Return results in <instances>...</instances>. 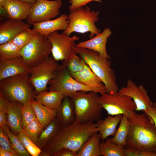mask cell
<instances>
[{
  "label": "cell",
  "instance_id": "8",
  "mask_svg": "<svg viewBox=\"0 0 156 156\" xmlns=\"http://www.w3.org/2000/svg\"><path fill=\"white\" fill-rule=\"evenodd\" d=\"M48 85L47 90H57L68 96L78 91L87 92L94 91L100 94H103L99 89L85 86L75 79L68 70L64 61L60 65L56 76L49 82Z\"/></svg>",
  "mask_w": 156,
  "mask_h": 156
},
{
  "label": "cell",
  "instance_id": "21",
  "mask_svg": "<svg viewBox=\"0 0 156 156\" xmlns=\"http://www.w3.org/2000/svg\"><path fill=\"white\" fill-rule=\"evenodd\" d=\"M56 112V117L63 127L72 124L76 120L74 104L69 96H64Z\"/></svg>",
  "mask_w": 156,
  "mask_h": 156
},
{
  "label": "cell",
  "instance_id": "18",
  "mask_svg": "<svg viewBox=\"0 0 156 156\" xmlns=\"http://www.w3.org/2000/svg\"><path fill=\"white\" fill-rule=\"evenodd\" d=\"M70 74L73 77L81 84L99 89L103 94L107 93L106 88L102 81L86 64L80 71Z\"/></svg>",
  "mask_w": 156,
  "mask_h": 156
},
{
  "label": "cell",
  "instance_id": "42",
  "mask_svg": "<svg viewBox=\"0 0 156 156\" xmlns=\"http://www.w3.org/2000/svg\"><path fill=\"white\" fill-rule=\"evenodd\" d=\"M0 156H18L12 152L5 150L0 147Z\"/></svg>",
  "mask_w": 156,
  "mask_h": 156
},
{
  "label": "cell",
  "instance_id": "25",
  "mask_svg": "<svg viewBox=\"0 0 156 156\" xmlns=\"http://www.w3.org/2000/svg\"><path fill=\"white\" fill-rule=\"evenodd\" d=\"M101 136L99 132L92 134L77 153V156H99Z\"/></svg>",
  "mask_w": 156,
  "mask_h": 156
},
{
  "label": "cell",
  "instance_id": "29",
  "mask_svg": "<svg viewBox=\"0 0 156 156\" xmlns=\"http://www.w3.org/2000/svg\"><path fill=\"white\" fill-rule=\"evenodd\" d=\"M21 49L10 41L0 45V58L11 59L21 56Z\"/></svg>",
  "mask_w": 156,
  "mask_h": 156
},
{
  "label": "cell",
  "instance_id": "38",
  "mask_svg": "<svg viewBox=\"0 0 156 156\" xmlns=\"http://www.w3.org/2000/svg\"><path fill=\"white\" fill-rule=\"evenodd\" d=\"M125 156H156V153L127 148H125Z\"/></svg>",
  "mask_w": 156,
  "mask_h": 156
},
{
  "label": "cell",
  "instance_id": "39",
  "mask_svg": "<svg viewBox=\"0 0 156 156\" xmlns=\"http://www.w3.org/2000/svg\"><path fill=\"white\" fill-rule=\"evenodd\" d=\"M93 1L102 3L101 0H70L69 1L70 4L69 7V10H72L79 7L86 6L87 4Z\"/></svg>",
  "mask_w": 156,
  "mask_h": 156
},
{
  "label": "cell",
  "instance_id": "19",
  "mask_svg": "<svg viewBox=\"0 0 156 156\" xmlns=\"http://www.w3.org/2000/svg\"><path fill=\"white\" fill-rule=\"evenodd\" d=\"M32 5L18 0H7L3 8L9 18L23 21L27 18Z\"/></svg>",
  "mask_w": 156,
  "mask_h": 156
},
{
  "label": "cell",
  "instance_id": "3",
  "mask_svg": "<svg viewBox=\"0 0 156 156\" xmlns=\"http://www.w3.org/2000/svg\"><path fill=\"white\" fill-rule=\"evenodd\" d=\"M73 49L101 79L106 88L107 93L112 94L118 92L119 89L116 76L109 59L91 49L76 46Z\"/></svg>",
  "mask_w": 156,
  "mask_h": 156
},
{
  "label": "cell",
  "instance_id": "34",
  "mask_svg": "<svg viewBox=\"0 0 156 156\" xmlns=\"http://www.w3.org/2000/svg\"><path fill=\"white\" fill-rule=\"evenodd\" d=\"M77 54L73 55L66 62H65L67 69L70 73H75L80 71L86 64L84 61Z\"/></svg>",
  "mask_w": 156,
  "mask_h": 156
},
{
  "label": "cell",
  "instance_id": "45",
  "mask_svg": "<svg viewBox=\"0 0 156 156\" xmlns=\"http://www.w3.org/2000/svg\"><path fill=\"white\" fill-rule=\"evenodd\" d=\"M154 106L156 109V102L154 103Z\"/></svg>",
  "mask_w": 156,
  "mask_h": 156
},
{
  "label": "cell",
  "instance_id": "7",
  "mask_svg": "<svg viewBox=\"0 0 156 156\" xmlns=\"http://www.w3.org/2000/svg\"><path fill=\"white\" fill-rule=\"evenodd\" d=\"M60 65L53 57H49L31 68L29 80L36 94L47 90L49 82L57 75Z\"/></svg>",
  "mask_w": 156,
  "mask_h": 156
},
{
  "label": "cell",
  "instance_id": "36",
  "mask_svg": "<svg viewBox=\"0 0 156 156\" xmlns=\"http://www.w3.org/2000/svg\"><path fill=\"white\" fill-rule=\"evenodd\" d=\"M9 100L0 92V127L7 124L6 114Z\"/></svg>",
  "mask_w": 156,
  "mask_h": 156
},
{
  "label": "cell",
  "instance_id": "40",
  "mask_svg": "<svg viewBox=\"0 0 156 156\" xmlns=\"http://www.w3.org/2000/svg\"><path fill=\"white\" fill-rule=\"evenodd\" d=\"M77 153L67 148H64L54 155L53 156H77Z\"/></svg>",
  "mask_w": 156,
  "mask_h": 156
},
{
  "label": "cell",
  "instance_id": "12",
  "mask_svg": "<svg viewBox=\"0 0 156 156\" xmlns=\"http://www.w3.org/2000/svg\"><path fill=\"white\" fill-rule=\"evenodd\" d=\"M47 38L51 42L52 56L56 61L66 62L70 57L77 54L73 48L77 44L75 42L79 39L77 36L71 37L56 31Z\"/></svg>",
  "mask_w": 156,
  "mask_h": 156
},
{
  "label": "cell",
  "instance_id": "44",
  "mask_svg": "<svg viewBox=\"0 0 156 156\" xmlns=\"http://www.w3.org/2000/svg\"><path fill=\"white\" fill-rule=\"evenodd\" d=\"M7 0H0V7L4 8Z\"/></svg>",
  "mask_w": 156,
  "mask_h": 156
},
{
  "label": "cell",
  "instance_id": "15",
  "mask_svg": "<svg viewBox=\"0 0 156 156\" xmlns=\"http://www.w3.org/2000/svg\"><path fill=\"white\" fill-rule=\"evenodd\" d=\"M31 25L23 21L10 18L0 24V45L12 41Z\"/></svg>",
  "mask_w": 156,
  "mask_h": 156
},
{
  "label": "cell",
  "instance_id": "20",
  "mask_svg": "<svg viewBox=\"0 0 156 156\" xmlns=\"http://www.w3.org/2000/svg\"><path fill=\"white\" fill-rule=\"evenodd\" d=\"M23 104L9 100L6 114L7 124L11 130L16 134L23 132L22 126L21 107Z\"/></svg>",
  "mask_w": 156,
  "mask_h": 156
},
{
  "label": "cell",
  "instance_id": "32",
  "mask_svg": "<svg viewBox=\"0 0 156 156\" xmlns=\"http://www.w3.org/2000/svg\"><path fill=\"white\" fill-rule=\"evenodd\" d=\"M16 135L31 155L40 156L42 150L23 132L18 133Z\"/></svg>",
  "mask_w": 156,
  "mask_h": 156
},
{
  "label": "cell",
  "instance_id": "5",
  "mask_svg": "<svg viewBox=\"0 0 156 156\" xmlns=\"http://www.w3.org/2000/svg\"><path fill=\"white\" fill-rule=\"evenodd\" d=\"M98 93L91 91L74 92L69 96L74 107L76 120L88 123L97 122L101 116L103 109Z\"/></svg>",
  "mask_w": 156,
  "mask_h": 156
},
{
  "label": "cell",
  "instance_id": "13",
  "mask_svg": "<svg viewBox=\"0 0 156 156\" xmlns=\"http://www.w3.org/2000/svg\"><path fill=\"white\" fill-rule=\"evenodd\" d=\"M118 94L131 97L135 106V111L146 112L154 107V103L148 96L146 89L141 85L137 86L130 79H127L126 86L119 90Z\"/></svg>",
  "mask_w": 156,
  "mask_h": 156
},
{
  "label": "cell",
  "instance_id": "6",
  "mask_svg": "<svg viewBox=\"0 0 156 156\" xmlns=\"http://www.w3.org/2000/svg\"><path fill=\"white\" fill-rule=\"evenodd\" d=\"M69 11L67 15L69 24L62 34L69 36L74 32L81 34L90 32L89 37L91 38L101 32L95 25L99 20V11H92L86 5Z\"/></svg>",
  "mask_w": 156,
  "mask_h": 156
},
{
  "label": "cell",
  "instance_id": "37",
  "mask_svg": "<svg viewBox=\"0 0 156 156\" xmlns=\"http://www.w3.org/2000/svg\"><path fill=\"white\" fill-rule=\"evenodd\" d=\"M0 148L7 151L18 154L16 152L9 139L8 136L3 128L0 127Z\"/></svg>",
  "mask_w": 156,
  "mask_h": 156
},
{
  "label": "cell",
  "instance_id": "14",
  "mask_svg": "<svg viewBox=\"0 0 156 156\" xmlns=\"http://www.w3.org/2000/svg\"><path fill=\"white\" fill-rule=\"evenodd\" d=\"M31 68L21 56L9 59L0 58V80L20 74L29 73Z\"/></svg>",
  "mask_w": 156,
  "mask_h": 156
},
{
  "label": "cell",
  "instance_id": "41",
  "mask_svg": "<svg viewBox=\"0 0 156 156\" xmlns=\"http://www.w3.org/2000/svg\"><path fill=\"white\" fill-rule=\"evenodd\" d=\"M154 122L156 127V109L154 107L148 110L146 112Z\"/></svg>",
  "mask_w": 156,
  "mask_h": 156
},
{
  "label": "cell",
  "instance_id": "2",
  "mask_svg": "<svg viewBox=\"0 0 156 156\" xmlns=\"http://www.w3.org/2000/svg\"><path fill=\"white\" fill-rule=\"evenodd\" d=\"M128 118L126 147L156 153V127L152 119L145 112L138 114L135 111Z\"/></svg>",
  "mask_w": 156,
  "mask_h": 156
},
{
  "label": "cell",
  "instance_id": "9",
  "mask_svg": "<svg viewBox=\"0 0 156 156\" xmlns=\"http://www.w3.org/2000/svg\"><path fill=\"white\" fill-rule=\"evenodd\" d=\"M52 45L46 37L37 32L33 38L21 49V55L31 67H34L49 57Z\"/></svg>",
  "mask_w": 156,
  "mask_h": 156
},
{
  "label": "cell",
  "instance_id": "33",
  "mask_svg": "<svg viewBox=\"0 0 156 156\" xmlns=\"http://www.w3.org/2000/svg\"><path fill=\"white\" fill-rule=\"evenodd\" d=\"M36 33L33 29L27 28L20 33L11 41L21 49L31 40Z\"/></svg>",
  "mask_w": 156,
  "mask_h": 156
},
{
  "label": "cell",
  "instance_id": "35",
  "mask_svg": "<svg viewBox=\"0 0 156 156\" xmlns=\"http://www.w3.org/2000/svg\"><path fill=\"white\" fill-rule=\"evenodd\" d=\"M22 126L23 129L28 124L36 119V116L30 101L22 105Z\"/></svg>",
  "mask_w": 156,
  "mask_h": 156
},
{
  "label": "cell",
  "instance_id": "22",
  "mask_svg": "<svg viewBox=\"0 0 156 156\" xmlns=\"http://www.w3.org/2000/svg\"><path fill=\"white\" fill-rule=\"evenodd\" d=\"M65 96L62 93L57 90H44L36 94L35 100L48 108L57 110Z\"/></svg>",
  "mask_w": 156,
  "mask_h": 156
},
{
  "label": "cell",
  "instance_id": "16",
  "mask_svg": "<svg viewBox=\"0 0 156 156\" xmlns=\"http://www.w3.org/2000/svg\"><path fill=\"white\" fill-rule=\"evenodd\" d=\"M69 23L67 15L62 14L54 19L33 24V29L47 37L51 33L58 30H65Z\"/></svg>",
  "mask_w": 156,
  "mask_h": 156
},
{
  "label": "cell",
  "instance_id": "31",
  "mask_svg": "<svg viewBox=\"0 0 156 156\" xmlns=\"http://www.w3.org/2000/svg\"><path fill=\"white\" fill-rule=\"evenodd\" d=\"M3 129L8 135L14 148L19 156H30L31 155L26 149L23 144L16 135L10 130L7 125L3 127Z\"/></svg>",
  "mask_w": 156,
  "mask_h": 156
},
{
  "label": "cell",
  "instance_id": "1",
  "mask_svg": "<svg viewBox=\"0 0 156 156\" xmlns=\"http://www.w3.org/2000/svg\"><path fill=\"white\" fill-rule=\"evenodd\" d=\"M96 123H85L76 120L72 124L63 127L42 150L40 156H53L64 148L77 153L94 133L99 132Z\"/></svg>",
  "mask_w": 156,
  "mask_h": 156
},
{
  "label": "cell",
  "instance_id": "30",
  "mask_svg": "<svg viewBox=\"0 0 156 156\" xmlns=\"http://www.w3.org/2000/svg\"><path fill=\"white\" fill-rule=\"evenodd\" d=\"M44 129L42 125L37 119L28 124L23 129V132L36 144Z\"/></svg>",
  "mask_w": 156,
  "mask_h": 156
},
{
  "label": "cell",
  "instance_id": "17",
  "mask_svg": "<svg viewBox=\"0 0 156 156\" xmlns=\"http://www.w3.org/2000/svg\"><path fill=\"white\" fill-rule=\"evenodd\" d=\"M112 33L110 29L105 28L102 32L93 38L88 40L79 42L76 46L92 50L109 59L110 57L107 53L106 45L108 38Z\"/></svg>",
  "mask_w": 156,
  "mask_h": 156
},
{
  "label": "cell",
  "instance_id": "26",
  "mask_svg": "<svg viewBox=\"0 0 156 156\" xmlns=\"http://www.w3.org/2000/svg\"><path fill=\"white\" fill-rule=\"evenodd\" d=\"M63 127L56 117L42 131L36 145L41 150L60 131Z\"/></svg>",
  "mask_w": 156,
  "mask_h": 156
},
{
  "label": "cell",
  "instance_id": "28",
  "mask_svg": "<svg viewBox=\"0 0 156 156\" xmlns=\"http://www.w3.org/2000/svg\"><path fill=\"white\" fill-rule=\"evenodd\" d=\"M100 144L101 155L104 156H125V148L112 142L107 138Z\"/></svg>",
  "mask_w": 156,
  "mask_h": 156
},
{
  "label": "cell",
  "instance_id": "10",
  "mask_svg": "<svg viewBox=\"0 0 156 156\" xmlns=\"http://www.w3.org/2000/svg\"><path fill=\"white\" fill-rule=\"evenodd\" d=\"M99 100L103 108L109 115H125L128 117L130 112L135 111V105L132 98L121 95L118 92L114 94H101Z\"/></svg>",
  "mask_w": 156,
  "mask_h": 156
},
{
  "label": "cell",
  "instance_id": "24",
  "mask_svg": "<svg viewBox=\"0 0 156 156\" xmlns=\"http://www.w3.org/2000/svg\"><path fill=\"white\" fill-rule=\"evenodd\" d=\"M36 115L37 119L45 128L55 118L56 110L48 108L35 100L30 101Z\"/></svg>",
  "mask_w": 156,
  "mask_h": 156
},
{
  "label": "cell",
  "instance_id": "11",
  "mask_svg": "<svg viewBox=\"0 0 156 156\" xmlns=\"http://www.w3.org/2000/svg\"><path fill=\"white\" fill-rule=\"evenodd\" d=\"M62 0H37L32 4L26 19L30 25L53 19L60 14Z\"/></svg>",
  "mask_w": 156,
  "mask_h": 156
},
{
  "label": "cell",
  "instance_id": "4",
  "mask_svg": "<svg viewBox=\"0 0 156 156\" xmlns=\"http://www.w3.org/2000/svg\"><path fill=\"white\" fill-rule=\"evenodd\" d=\"M29 77L26 73L0 80V92L9 101L23 105L35 100L36 92Z\"/></svg>",
  "mask_w": 156,
  "mask_h": 156
},
{
  "label": "cell",
  "instance_id": "23",
  "mask_svg": "<svg viewBox=\"0 0 156 156\" xmlns=\"http://www.w3.org/2000/svg\"><path fill=\"white\" fill-rule=\"evenodd\" d=\"M122 115L113 116L109 115L104 120L100 119L96 123L97 127L99 129V132L101 136V141H103L109 136L114 135L116 128L120 122Z\"/></svg>",
  "mask_w": 156,
  "mask_h": 156
},
{
  "label": "cell",
  "instance_id": "43",
  "mask_svg": "<svg viewBox=\"0 0 156 156\" xmlns=\"http://www.w3.org/2000/svg\"><path fill=\"white\" fill-rule=\"evenodd\" d=\"M22 1L24 2L32 4H33L36 2L37 0H18Z\"/></svg>",
  "mask_w": 156,
  "mask_h": 156
},
{
  "label": "cell",
  "instance_id": "27",
  "mask_svg": "<svg viewBox=\"0 0 156 156\" xmlns=\"http://www.w3.org/2000/svg\"><path fill=\"white\" fill-rule=\"evenodd\" d=\"M129 127L128 118L125 115H122L119 126L113 137L109 138L110 140L124 148L126 147V139Z\"/></svg>",
  "mask_w": 156,
  "mask_h": 156
}]
</instances>
